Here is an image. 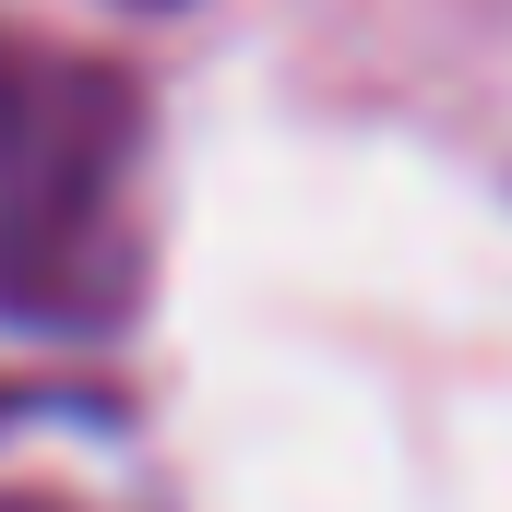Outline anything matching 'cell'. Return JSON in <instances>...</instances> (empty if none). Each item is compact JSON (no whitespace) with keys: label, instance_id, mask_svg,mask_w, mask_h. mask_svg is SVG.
<instances>
[]
</instances>
